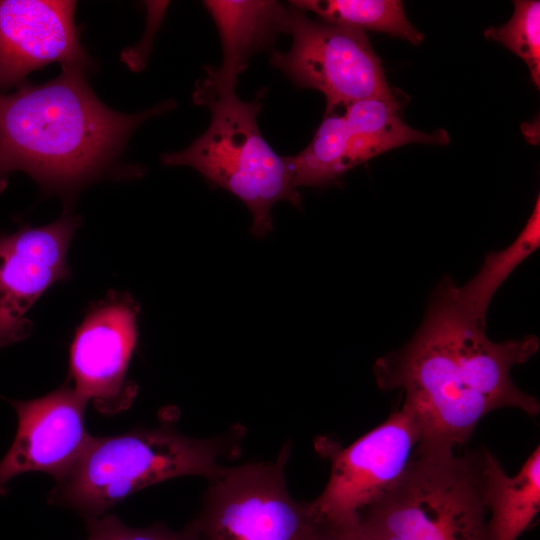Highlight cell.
<instances>
[{"instance_id": "cell-1", "label": "cell", "mask_w": 540, "mask_h": 540, "mask_svg": "<svg viewBox=\"0 0 540 540\" xmlns=\"http://www.w3.org/2000/svg\"><path fill=\"white\" fill-rule=\"evenodd\" d=\"M532 334L494 342L485 320L460 300L445 277L433 291L424 319L403 347L378 358L373 366L378 387L400 390L422 430L419 445L458 449L483 417L500 408H516L535 417L537 398L520 390L510 372L539 349Z\"/></svg>"}, {"instance_id": "cell-2", "label": "cell", "mask_w": 540, "mask_h": 540, "mask_svg": "<svg viewBox=\"0 0 540 540\" xmlns=\"http://www.w3.org/2000/svg\"><path fill=\"white\" fill-rule=\"evenodd\" d=\"M64 66L54 79L0 93V194L21 171L43 190L66 197L108 172L133 131L174 108L168 100L136 114L104 105L85 77Z\"/></svg>"}, {"instance_id": "cell-3", "label": "cell", "mask_w": 540, "mask_h": 540, "mask_svg": "<svg viewBox=\"0 0 540 540\" xmlns=\"http://www.w3.org/2000/svg\"><path fill=\"white\" fill-rule=\"evenodd\" d=\"M238 437L192 438L162 425L107 437L91 436L67 474L56 481L50 502L85 518L105 514L133 493L180 476H217L238 448Z\"/></svg>"}, {"instance_id": "cell-4", "label": "cell", "mask_w": 540, "mask_h": 540, "mask_svg": "<svg viewBox=\"0 0 540 540\" xmlns=\"http://www.w3.org/2000/svg\"><path fill=\"white\" fill-rule=\"evenodd\" d=\"M419 445L403 474L358 514L368 540H489L482 450Z\"/></svg>"}, {"instance_id": "cell-5", "label": "cell", "mask_w": 540, "mask_h": 540, "mask_svg": "<svg viewBox=\"0 0 540 540\" xmlns=\"http://www.w3.org/2000/svg\"><path fill=\"white\" fill-rule=\"evenodd\" d=\"M262 96L259 92L246 102L235 90L196 87L193 102L211 111L208 128L184 150L161 155L163 164L192 167L240 198L252 214L251 231L258 237L272 230L271 209L276 202L287 200L296 207L302 202L286 157L276 154L259 130Z\"/></svg>"}, {"instance_id": "cell-6", "label": "cell", "mask_w": 540, "mask_h": 540, "mask_svg": "<svg viewBox=\"0 0 540 540\" xmlns=\"http://www.w3.org/2000/svg\"><path fill=\"white\" fill-rule=\"evenodd\" d=\"M290 446L275 461L226 466L208 480L203 508L193 522L201 540H334L335 526L311 502L288 491Z\"/></svg>"}, {"instance_id": "cell-7", "label": "cell", "mask_w": 540, "mask_h": 540, "mask_svg": "<svg viewBox=\"0 0 540 540\" xmlns=\"http://www.w3.org/2000/svg\"><path fill=\"white\" fill-rule=\"evenodd\" d=\"M286 33L290 49L273 52L270 64L296 86L322 92L326 112L368 98L397 103L363 30L310 19L290 5Z\"/></svg>"}, {"instance_id": "cell-8", "label": "cell", "mask_w": 540, "mask_h": 540, "mask_svg": "<svg viewBox=\"0 0 540 540\" xmlns=\"http://www.w3.org/2000/svg\"><path fill=\"white\" fill-rule=\"evenodd\" d=\"M423 438L419 422L405 403L377 427L342 447L320 438L316 448L331 464L328 482L311 501L333 526L356 522L358 514L403 474Z\"/></svg>"}, {"instance_id": "cell-9", "label": "cell", "mask_w": 540, "mask_h": 540, "mask_svg": "<svg viewBox=\"0 0 540 540\" xmlns=\"http://www.w3.org/2000/svg\"><path fill=\"white\" fill-rule=\"evenodd\" d=\"M138 313L130 295L111 292L89 310L71 342V386L103 414L128 408L136 394L127 370L137 343Z\"/></svg>"}, {"instance_id": "cell-10", "label": "cell", "mask_w": 540, "mask_h": 540, "mask_svg": "<svg viewBox=\"0 0 540 540\" xmlns=\"http://www.w3.org/2000/svg\"><path fill=\"white\" fill-rule=\"evenodd\" d=\"M80 219L63 214L41 227L0 236V349L28 337L27 312L54 283L70 275L67 253Z\"/></svg>"}, {"instance_id": "cell-11", "label": "cell", "mask_w": 540, "mask_h": 540, "mask_svg": "<svg viewBox=\"0 0 540 540\" xmlns=\"http://www.w3.org/2000/svg\"><path fill=\"white\" fill-rule=\"evenodd\" d=\"M18 426L0 461V494L22 473L44 472L62 479L90 439L85 426L87 401L69 382L39 398L11 400Z\"/></svg>"}, {"instance_id": "cell-12", "label": "cell", "mask_w": 540, "mask_h": 540, "mask_svg": "<svg viewBox=\"0 0 540 540\" xmlns=\"http://www.w3.org/2000/svg\"><path fill=\"white\" fill-rule=\"evenodd\" d=\"M75 8L67 0H0V90L22 85L29 73L53 62L92 66Z\"/></svg>"}, {"instance_id": "cell-13", "label": "cell", "mask_w": 540, "mask_h": 540, "mask_svg": "<svg viewBox=\"0 0 540 540\" xmlns=\"http://www.w3.org/2000/svg\"><path fill=\"white\" fill-rule=\"evenodd\" d=\"M203 4L216 24L222 46V63L206 68L196 85L212 91L235 90L238 76L251 56L274 44L286 33L289 8L277 1L207 0Z\"/></svg>"}, {"instance_id": "cell-14", "label": "cell", "mask_w": 540, "mask_h": 540, "mask_svg": "<svg viewBox=\"0 0 540 540\" xmlns=\"http://www.w3.org/2000/svg\"><path fill=\"white\" fill-rule=\"evenodd\" d=\"M484 502L489 540H517L540 509V446L510 477L498 458L482 449Z\"/></svg>"}, {"instance_id": "cell-15", "label": "cell", "mask_w": 540, "mask_h": 540, "mask_svg": "<svg viewBox=\"0 0 540 540\" xmlns=\"http://www.w3.org/2000/svg\"><path fill=\"white\" fill-rule=\"evenodd\" d=\"M398 109V103L380 98L359 100L345 108L343 115L349 133L348 169L402 145H444L449 142V135L443 129L425 133L411 128L401 120Z\"/></svg>"}, {"instance_id": "cell-16", "label": "cell", "mask_w": 540, "mask_h": 540, "mask_svg": "<svg viewBox=\"0 0 540 540\" xmlns=\"http://www.w3.org/2000/svg\"><path fill=\"white\" fill-rule=\"evenodd\" d=\"M290 5L311 11L325 22L360 30L384 32L419 45L424 35L406 18L403 4L396 0H296Z\"/></svg>"}, {"instance_id": "cell-17", "label": "cell", "mask_w": 540, "mask_h": 540, "mask_svg": "<svg viewBox=\"0 0 540 540\" xmlns=\"http://www.w3.org/2000/svg\"><path fill=\"white\" fill-rule=\"evenodd\" d=\"M349 133L343 114L326 112L310 144L295 156H287L294 185L318 187L348 170Z\"/></svg>"}, {"instance_id": "cell-18", "label": "cell", "mask_w": 540, "mask_h": 540, "mask_svg": "<svg viewBox=\"0 0 540 540\" xmlns=\"http://www.w3.org/2000/svg\"><path fill=\"white\" fill-rule=\"evenodd\" d=\"M540 243V198L519 236L506 249L486 256L479 272L457 292L464 305L477 317L485 320L490 300L509 274Z\"/></svg>"}, {"instance_id": "cell-19", "label": "cell", "mask_w": 540, "mask_h": 540, "mask_svg": "<svg viewBox=\"0 0 540 540\" xmlns=\"http://www.w3.org/2000/svg\"><path fill=\"white\" fill-rule=\"evenodd\" d=\"M509 21L484 31L487 39L497 41L519 56L527 65L531 79L540 86V2L516 0Z\"/></svg>"}, {"instance_id": "cell-20", "label": "cell", "mask_w": 540, "mask_h": 540, "mask_svg": "<svg viewBox=\"0 0 540 540\" xmlns=\"http://www.w3.org/2000/svg\"><path fill=\"white\" fill-rule=\"evenodd\" d=\"M88 536L86 540H198L199 532L194 522L176 532L163 524L145 528L125 525L112 514L86 518Z\"/></svg>"}, {"instance_id": "cell-21", "label": "cell", "mask_w": 540, "mask_h": 540, "mask_svg": "<svg viewBox=\"0 0 540 540\" xmlns=\"http://www.w3.org/2000/svg\"><path fill=\"white\" fill-rule=\"evenodd\" d=\"M334 540H368L356 528L355 523L346 526H336Z\"/></svg>"}, {"instance_id": "cell-22", "label": "cell", "mask_w": 540, "mask_h": 540, "mask_svg": "<svg viewBox=\"0 0 540 540\" xmlns=\"http://www.w3.org/2000/svg\"><path fill=\"white\" fill-rule=\"evenodd\" d=\"M198 540H201V537H200V535H199V538H198Z\"/></svg>"}]
</instances>
